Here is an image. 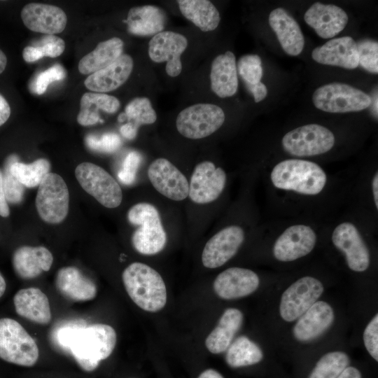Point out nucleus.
Listing matches in <instances>:
<instances>
[{
    "instance_id": "1",
    "label": "nucleus",
    "mask_w": 378,
    "mask_h": 378,
    "mask_svg": "<svg viewBox=\"0 0 378 378\" xmlns=\"http://www.w3.org/2000/svg\"><path fill=\"white\" fill-rule=\"evenodd\" d=\"M124 287L131 300L141 309L156 312L167 302V289L160 274L139 262L129 265L122 273Z\"/></svg>"
},
{
    "instance_id": "2",
    "label": "nucleus",
    "mask_w": 378,
    "mask_h": 378,
    "mask_svg": "<svg viewBox=\"0 0 378 378\" xmlns=\"http://www.w3.org/2000/svg\"><path fill=\"white\" fill-rule=\"evenodd\" d=\"M116 342V332L112 326L95 323L76 332L70 350L78 366L85 372H92L111 355Z\"/></svg>"
},
{
    "instance_id": "3",
    "label": "nucleus",
    "mask_w": 378,
    "mask_h": 378,
    "mask_svg": "<svg viewBox=\"0 0 378 378\" xmlns=\"http://www.w3.org/2000/svg\"><path fill=\"white\" fill-rule=\"evenodd\" d=\"M270 178L277 188L315 195L326 183V174L316 163L300 159L280 162L272 169Z\"/></svg>"
},
{
    "instance_id": "4",
    "label": "nucleus",
    "mask_w": 378,
    "mask_h": 378,
    "mask_svg": "<svg viewBox=\"0 0 378 378\" xmlns=\"http://www.w3.org/2000/svg\"><path fill=\"white\" fill-rule=\"evenodd\" d=\"M128 221L138 227L132 236L134 248L143 255H155L164 248L167 234L156 207L146 202L132 206L128 211Z\"/></svg>"
},
{
    "instance_id": "5",
    "label": "nucleus",
    "mask_w": 378,
    "mask_h": 378,
    "mask_svg": "<svg viewBox=\"0 0 378 378\" xmlns=\"http://www.w3.org/2000/svg\"><path fill=\"white\" fill-rule=\"evenodd\" d=\"M39 349L36 341L17 321L0 318V358L23 367L38 361Z\"/></svg>"
},
{
    "instance_id": "6",
    "label": "nucleus",
    "mask_w": 378,
    "mask_h": 378,
    "mask_svg": "<svg viewBox=\"0 0 378 378\" xmlns=\"http://www.w3.org/2000/svg\"><path fill=\"white\" fill-rule=\"evenodd\" d=\"M312 101L316 108L328 113L360 111L371 104L368 94L342 83H331L318 88L313 93Z\"/></svg>"
},
{
    "instance_id": "7",
    "label": "nucleus",
    "mask_w": 378,
    "mask_h": 378,
    "mask_svg": "<svg viewBox=\"0 0 378 378\" xmlns=\"http://www.w3.org/2000/svg\"><path fill=\"white\" fill-rule=\"evenodd\" d=\"M225 113L218 106L199 103L183 109L177 115L178 132L190 139H203L214 133L224 123Z\"/></svg>"
},
{
    "instance_id": "8",
    "label": "nucleus",
    "mask_w": 378,
    "mask_h": 378,
    "mask_svg": "<svg viewBox=\"0 0 378 378\" xmlns=\"http://www.w3.org/2000/svg\"><path fill=\"white\" fill-rule=\"evenodd\" d=\"M36 207L41 218L48 223L63 221L69 211V192L63 178L49 172L38 186Z\"/></svg>"
},
{
    "instance_id": "9",
    "label": "nucleus",
    "mask_w": 378,
    "mask_h": 378,
    "mask_svg": "<svg viewBox=\"0 0 378 378\" xmlns=\"http://www.w3.org/2000/svg\"><path fill=\"white\" fill-rule=\"evenodd\" d=\"M75 175L83 189L106 208H116L122 202V192L114 178L102 167L83 162L75 169Z\"/></svg>"
},
{
    "instance_id": "10",
    "label": "nucleus",
    "mask_w": 378,
    "mask_h": 378,
    "mask_svg": "<svg viewBox=\"0 0 378 378\" xmlns=\"http://www.w3.org/2000/svg\"><path fill=\"white\" fill-rule=\"evenodd\" d=\"M335 141L333 133L324 126L309 124L286 133L281 141L286 152L297 157L321 155L329 151Z\"/></svg>"
},
{
    "instance_id": "11",
    "label": "nucleus",
    "mask_w": 378,
    "mask_h": 378,
    "mask_svg": "<svg viewBox=\"0 0 378 378\" xmlns=\"http://www.w3.org/2000/svg\"><path fill=\"white\" fill-rule=\"evenodd\" d=\"M323 289L322 283L312 276H304L295 281L281 295V318L288 322L298 319L318 300Z\"/></svg>"
},
{
    "instance_id": "12",
    "label": "nucleus",
    "mask_w": 378,
    "mask_h": 378,
    "mask_svg": "<svg viewBox=\"0 0 378 378\" xmlns=\"http://www.w3.org/2000/svg\"><path fill=\"white\" fill-rule=\"evenodd\" d=\"M226 182V174L211 161L197 164L192 174L188 195L197 204L215 201L222 193Z\"/></svg>"
},
{
    "instance_id": "13",
    "label": "nucleus",
    "mask_w": 378,
    "mask_h": 378,
    "mask_svg": "<svg viewBox=\"0 0 378 378\" xmlns=\"http://www.w3.org/2000/svg\"><path fill=\"white\" fill-rule=\"evenodd\" d=\"M188 46V40L182 34L172 31H162L153 36L148 43V56L157 63L167 62L165 71L172 77L182 71L181 55Z\"/></svg>"
},
{
    "instance_id": "14",
    "label": "nucleus",
    "mask_w": 378,
    "mask_h": 378,
    "mask_svg": "<svg viewBox=\"0 0 378 378\" xmlns=\"http://www.w3.org/2000/svg\"><path fill=\"white\" fill-rule=\"evenodd\" d=\"M148 176L154 188L170 200L181 201L188 196L186 177L167 159L153 160L148 167Z\"/></svg>"
},
{
    "instance_id": "15",
    "label": "nucleus",
    "mask_w": 378,
    "mask_h": 378,
    "mask_svg": "<svg viewBox=\"0 0 378 378\" xmlns=\"http://www.w3.org/2000/svg\"><path fill=\"white\" fill-rule=\"evenodd\" d=\"M244 240V232L238 225L227 226L206 243L202 262L206 268L214 269L226 263L238 251Z\"/></svg>"
},
{
    "instance_id": "16",
    "label": "nucleus",
    "mask_w": 378,
    "mask_h": 378,
    "mask_svg": "<svg viewBox=\"0 0 378 378\" xmlns=\"http://www.w3.org/2000/svg\"><path fill=\"white\" fill-rule=\"evenodd\" d=\"M332 241L344 254L346 263L351 270L360 272L368 268L370 252L354 224L344 222L338 225L332 232Z\"/></svg>"
},
{
    "instance_id": "17",
    "label": "nucleus",
    "mask_w": 378,
    "mask_h": 378,
    "mask_svg": "<svg viewBox=\"0 0 378 378\" xmlns=\"http://www.w3.org/2000/svg\"><path fill=\"white\" fill-rule=\"evenodd\" d=\"M316 235L313 229L305 225H294L286 229L277 238L274 246V258L290 262L309 254L314 248Z\"/></svg>"
},
{
    "instance_id": "18",
    "label": "nucleus",
    "mask_w": 378,
    "mask_h": 378,
    "mask_svg": "<svg viewBox=\"0 0 378 378\" xmlns=\"http://www.w3.org/2000/svg\"><path fill=\"white\" fill-rule=\"evenodd\" d=\"M20 16L29 30L48 35L61 33L66 27L67 17L64 10L55 6L30 3L21 10Z\"/></svg>"
},
{
    "instance_id": "19",
    "label": "nucleus",
    "mask_w": 378,
    "mask_h": 378,
    "mask_svg": "<svg viewBox=\"0 0 378 378\" xmlns=\"http://www.w3.org/2000/svg\"><path fill=\"white\" fill-rule=\"evenodd\" d=\"M260 279L253 271L241 267H230L215 279L213 288L216 294L224 300L248 296L258 288Z\"/></svg>"
},
{
    "instance_id": "20",
    "label": "nucleus",
    "mask_w": 378,
    "mask_h": 378,
    "mask_svg": "<svg viewBox=\"0 0 378 378\" xmlns=\"http://www.w3.org/2000/svg\"><path fill=\"white\" fill-rule=\"evenodd\" d=\"M312 59L318 63L354 69L358 66L356 42L351 36H342L315 48Z\"/></svg>"
},
{
    "instance_id": "21",
    "label": "nucleus",
    "mask_w": 378,
    "mask_h": 378,
    "mask_svg": "<svg viewBox=\"0 0 378 378\" xmlns=\"http://www.w3.org/2000/svg\"><path fill=\"white\" fill-rule=\"evenodd\" d=\"M306 23L323 38H332L341 32L348 22V15L339 6L316 2L304 15Z\"/></svg>"
},
{
    "instance_id": "22",
    "label": "nucleus",
    "mask_w": 378,
    "mask_h": 378,
    "mask_svg": "<svg viewBox=\"0 0 378 378\" xmlns=\"http://www.w3.org/2000/svg\"><path fill=\"white\" fill-rule=\"evenodd\" d=\"M335 314L331 306L324 301H316L300 317L293 332L296 340L309 342L323 334L332 325Z\"/></svg>"
},
{
    "instance_id": "23",
    "label": "nucleus",
    "mask_w": 378,
    "mask_h": 378,
    "mask_svg": "<svg viewBox=\"0 0 378 378\" xmlns=\"http://www.w3.org/2000/svg\"><path fill=\"white\" fill-rule=\"evenodd\" d=\"M13 304L18 315L38 325L47 326L52 320V312L48 296L36 287L19 290L13 297Z\"/></svg>"
},
{
    "instance_id": "24",
    "label": "nucleus",
    "mask_w": 378,
    "mask_h": 378,
    "mask_svg": "<svg viewBox=\"0 0 378 378\" xmlns=\"http://www.w3.org/2000/svg\"><path fill=\"white\" fill-rule=\"evenodd\" d=\"M55 284L63 297L75 302L92 300L97 294L96 284L74 266L60 268L57 272Z\"/></svg>"
},
{
    "instance_id": "25",
    "label": "nucleus",
    "mask_w": 378,
    "mask_h": 378,
    "mask_svg": "<svg viewBox=\"0 0 378 378\" xmlns=\"http://www.w3.org/2000/svg\"><path fill=\"white\" fill-rule=\"evenodd\" d=\"M133 66L132 57L122 54L110 65L88 76L84 84L92 92L102 93L113 91L127 81Z\"/></svg>"
},
{
    "instance_id": "26",
    "label": "nucleus",
    "mask_w": 378,
    "mask_h": 378,
    "mask_svg": "<svg viewBox=\"0 0 378 378\" xmlns=\"http://www.w3.org/2000/svg\"><path fill=\"white\" fill-rule=\"evenodd\" d=\"M52 262V254L42 246H20L14 251L12 258L14 271L24 279H32L48 272Z\"/></svg>"
},
{
    "instance_id": "27",
    "label": "nucleus",
    "mask_w": 378,
    "mask_h": 378,
    "mask_svg": "<svg viewBox=\"0 0 378 378\" xmlns=\"http://www.w3.org/2000/svg\"><path fill=\"white\" fill-rule=\"evenodd\" d=\"M269 23L286 53L290 56L301 53L304 36L298 22L284 8L274 9L269 15Z\"/></svg>"
},
{
    "instance_id": "28",
    "label": "nucleus",
    "mask_w": 378,
    "mask_h": 378,
    "mask_svg": "<svg viewBox=\"0 0 378 378\" xmlns=\"http://www.w3.org/2000/svg\"><path fill=\"white\" fill-rule=\"evenodd\" d=\"M211 88L220 98L233 96L237 91L238 77L235 56L227 51L215 57L211 66Z\"/></svg>"
},
{
    "instance_id": "29",
    "label": "nucleus",
    "mask_w": 378,
    "mask_h": 378,
    "mask_svg": "<svg viewBox=\"0 0 378 378\" xmlns=\"http://www.w3.org/2000/svg\"><path fill=\"white\" fill-rule=\"evenodd\" d=\"M167 17L164 10L155 6L145 5L130 9L126 23L128 31L132 34L155 36L163 31Z\"/></svg>"
},
{
    "instance_id": "30",
    "label": "nucleus",
    "mask_w": 378,
    "mask_h": 378,
    "mask_svg": "<svg viewBox=\"0 0 378 378\" xmlns=\"http://www.w3.org/2000/svg\"><path fill=\"white\" fill-rule=\"evenodd\" d=\"M243 314L240 310L227 309L206 338L205 346L208 351L214 354L225 352L241 328Z\"/></svg>"
},
{
    "instance_id": "31",
    "label": "nucleus",
    "mask_w": 378,
    "mask_h": 378,
    "mask_svg": "<svg viewBox=\"0 0 378 378\" xmlns=\"http://www.w3.org/2000/svg\"><path fill=\"white\" fill-rule=\"evenodd\" d=\"M123 46V41L118 37L100 42L92 52L80 59L79 72L91 74L106 67L122 55Z\"/></svg>"
},
{
    "instance_id": "32",
    "label": "nucleus",
    "mask_w": 378,
    "mask_h": 378,
    "mask_svg": "<svg viewBox=\"0 0 378 378\" xmlns=\"http://www.w3.org/2000/svg\"><path fill=\"white\" fill-rule=\"evenodd\" d=\"M120 106V101L114 96L99 92H86L80 98L77 122L82 126L93 125L102 120L99 111L114 113Z\"/></svg>"
},
{
    "instance_id": "33",
    "label": "nucleus",
    "mask_w": 378,
    "mask_h": 378,
    "mask_svg": "<svg viewBox=\"0 0 378 378\" xmlns=\"http://www.w3.org/2000/svg\"><path fill=\"white\" fill-rule=\"evenodd\" d=\"M182 15L202 31L216 29L220 17L216 7L208 0H179Z\"/></svg>"
},
{
    "instance_id": "34",
    "label": "nucleus",
    "mask_w": 378,
    "mask_h": 378,
    "mask_svg": "<svg viewBox=\"0 0 378 378\" xmlns=\"http://www.w3.org/2000/svg\"><path fill=\"white\" fill-rule=\"evenodd\" d=\"M225 351V361L234 368L255 365L263 358L260 346L246 336L232 341Z\"/></svg>"
},
{
    "instance_id": "35",
    "label": "nucleus",
    "mask_w": 378,
    "mask_h": 378,
    "mask_svg": "<svg viewBox=\"0 0 378 378\" xmlns=\"http://www.w3.org/2000/svg\"><path fill=\"white\" fill-rule=\"evenodd\" d=\"M12 174L27 188L38 186L43 178L50 172V164L45 158H39L26 164L14 161L10 166Z\"/></svg>"
},
{
    "instance_id": "36",
    "label": "nucleus",
    "mask_w": 378,
    "mask_h": 378,
    "mask_svg": "<svg viewBox=\"0 0 378 378\" xmlns=\"http://www.w3.org/2000/svg\"><path fill=\"white\" fill-rule=\"evenodd\" d=\"M65 49V43L55 35L45 34L36 46H28L23 49L22 57L27 62H36L43 57H57Z\"/></svg>"
},
{
    "instance_id": "37",
    "label": "nucleus",
    "mask_w": 378,
    "mask_h": 378,
    "mask_svg": "<svg viewBox=\"0 0 378 378\" xmlns=\"http://www.w3.org/2000/svg\"><path fill=\"white\" fill-rule=\"evenodd\" d=\"M349 362V356L343 351L327 353L318 360L308 378H337Z\"/></svg>"
},
{
    "instance_id": "38",
    "label": "nucleus",
    "mask_w": 378,
    "mask_h": 378,
    "mask_svg": "<svg viewBox=\"0 0 378 378\" xmlns=\"http://www.w3.org/2000/svg\"><path fill=\"white\" fill-rule=\"evenodd\" d=\"M125 119L136 127L141 125H150L157 120V114L147 97H136L125 106Z\"/></svg>"
},
{
    "instance_id": "39",
    "label": "nucleus",
    "mask_w": 378,
    "mask_h": 378,
    "mask_svg": "<svg viewBox=\"0 0 378 378\" xmlns=\"http://www.w3.org/2000/svg\"><path fill=\"white\" fill-rule=\"evenodd\" d=\"M237 71L245 84L260 82L262 76L261 58L255 54L241 56L237 62Z\"/></svg>"
},
{
    "instance_id": "40",
    "label": "nucleus",
    "mask_w": 378,
    "mask_h": 378,
    "mask_svg": "<svg viewBox=\"0 0 378 378\" xmlns=\"http://www.w3.org/2000/svg\"><path fill=\"white\" fill-rule=\"evenodd\" d=\"M17 160L15 155L9 157L2 173L3 185L6 200L10 204H18L23 200L24 186L12 174L10 166Z\"/></svg>"
},
{
    "instance_id": "41",
    "label": "nucleus",
    "mask_w": 378,
    "mask_h": 378,
    "mask_svg": "<svg viewBox=\"0 0 378 378\" xmlns=\"http://www.w3.org/2000/svg\"><path fill=\"white\" fill-rule=\"evenodd\" d=\"M358 65L372 74L378 73V43L365 38L356 42Z\"/></svg>"
},
{
    "instance_id": "42",
    "label": "nucleus",
    "mask_w": 378,
    "mask_h": 378,
    "mask_svg": "<svg viewBox=\"0 0 378 378\" xmlns=\"http://www.w3.org/2000/svg\"><path fill=\"white\" fill-rule=\"evenodd\" d=\"M65 75L64 68L59 64H55L38 74L30 88L38 94H43L51 83L63 80Z\"/></svg>"
},
{
    "instance_id": "43",
    "label": "nucleus",
    "mask_w": 378,
    "mask_h": 378,
    "mask_svg": "<svg viewBox=\"0 0 378 378\" xmlns=\"http://www.w3.org/2000/svg\"><path fill=\"white\" fill-rule=\"evenodd\" d=\"M85 142L92 150L107 153L116 150L121 144L120 137L114 133H106L101 137L90 134L86 136Z\"/></svg>"
},
{
    "instance_id": "44",
    "label": "nucleus",
    "mask_w": 378,
    "mask_h": 378,
    "mask_svg": "<svg viewBox=\"0 0 378 378\" xmlns=\"http://www.w3.org/2000/svg\"><path fill=\"white\" fill-rule=\"evenodd\" d=\"M141 162L140 155L135 151L130 153L125 158L122 169L118 174L119 180L125 185L132 184Z\"/></svg>"
},
{
    "instance_id": "45",
    "label": "nucleus",
    "mask_w": 378,
    "mask_h": 378,
    "mask_svg": "<svg viewBox=\"0 0 378 378\" xmlns=\"http://www.w3.org/2000/svg\"><path fill=\"white\" fill-rule=\"evenodd\" d=\"M363 341L368 352L378 361V314L367 325L363 332Z\"/></svg>"
},
{
    "instance_id": "46",
    "label": "nucleus",
    "mask_w": 378,
    "mask_h": 378,
    "mask_svg": "<svg viewBox=\"0 0 378 378\" xmlns=\"http://www.w3.org/2000/svg\"><path fill=\"white\" fill-rule=\"evenodd\" d=\"M248 90L253 94L255 102L263 100L267 94V87L262 82L255 84H246Z\"/></svg>"
},
{
    "instance_id": "47",
    "label": "nucleus",
    "mask_w": 378,
    "mask_h": 378,
    "mask_svg": "<svg viewBox=\"0 0 378 378\" xmlns=\"http://www.w3.org/2000/svg\"><path fill=\"white\" fill-rule=\"evenodd\" d=\"M9 214L10 209L5 197L2 172L0 170V216L7 217L9 216Z\"/></svg>"
},
{
    "instance_id": "48",
    "label": "nucleus",
    "mask_w": 378,
    "mask_h": 378,
    "mask_svg": "<svg viewBox=\"0 0 378 378\" xmlns=\"http://www.w3.org/2000/svg\"><path fill=\"white\" fill-rule=\"evenodd\" d=\"M10 115V105L5 97L0 94V126L4 125L8 120Z\"/></svg>"
},
{
    "instance_id": "49",
    "label": "nucleus",
    "mask_w": 378,
    "mask_h": 378,
    "mask_svg": "<svg viewBox=\"0 0 378 378\" xmlns=\"http://www.w3.org/2000/svg\"><path fill=\"white\" fill-rule=\"evenodd\" d=\"M137 130L138 128L133 125L132 123L127 122L120 127V131L121 134L124 137L128 139H132L136 136L137 134Z\"/></svg>"
},
{
    "instance_id": "50",
    "label": "nucleus",
    "mask_w": 378,
    "mask_h": 378,
    "mask_svg": "<svg viewBox=\"0 0 378 378\" xmlns=\"http://www.w3.org/2000/svg\"><path fill=\"white\" fill-rule=\"evenodd\" d=\"M337 378H362L360 372L356 368L348 366Z\"/></svg>"
},
{
    "instance_id": "51",
    "label": "nucleus",
    "mask_w": 378,
    "mask_h": 378,
    "mask_svg": "<svg viewBox=\"0 0 378 378\" xmlns=\"http://www.w3.org/2000/svg\"><path fill=\"white\" fill-rule=\"evenodd\" d=\"M197 378H223V377L214 369H207L203 371Z\"/></svg>"
},
{
    "instance_id": "52",
    "label": "nucleus",
    "mask_w": 378,
    "mask_h": 378,
    "mask_svg": "<svg viewBox=\"0 0 378 378\" xmlns=\"http://www.w3.org/2000/svg\"><path fill=\"white\" fill-rule=\"evenodd\" d=\"M372 192L376 208L378 209V173L377 172L372 179Z\"/></svg>"
},
{
    "instance_id": "53",
    "label": "nucleus",
    "mask_w": 378,
    "mask_h": 378,
    "mask_svg": "<svg viewBox=\"0 0 378 378\" xmlns=\"http://www.w3.org/2000/svg\"><path fill=\"white\" fill-rule=\"evenodd\" d=\"M370 98H371L370 106H372L371 111L374 118L377 119V117H378L377 92L376 91L375 92H374L372 97H370Z\"/></svg>"
},
{
    "instance_id": "54",
    "label": "nucleus",
    "mask_w": 378,
    "mask_h": 378,
    "mask_svg": "<svg viewBox=\"0 0 378 378\" xmlns=\"http://www.w3.org/2000/svg\"><path fill=\"white\" fill-rule=\"evenodd\" d=\"M7 64V57L0 49V74L4 71Z\"/></svg>"
},
{
    "instance_id": "55",
    "label": "nucleus",
    "mask_w": 378,
    "mask_h": 378,
    "mask_svg": "<svg viewBox=\"0 0 378 378\" xmlns=\"http://www.w3.org/2000/svg\"><path fill=\"white\" fill-rule=\"evenodd\" d=\"M6 281L4 278L3 277V276L1 275V274L0 273V298L3 296V295L4 294L6 291Z\"/></svg>"
}]
</instances>
